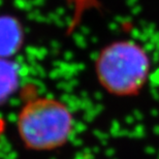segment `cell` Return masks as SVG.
<instances>
[{"label": "cell", "instance_id": "obj_1", "mask_svg": "<svg viewBox=\"0 0 159 159\" xmlns=\"http://www.w3.org/2000/svg\"><path fill=\"white\" fill-rule=\"evenodd\" d=\"M75 117L67 104L57 98L40 96L23 104L17 130L28 150L47 152L62 148L75 130Z\"/></svg>", "mask_w": 159, "mask_h": 159}, {"label": "cell", "instance_id": "obj_2", "mask_svg": "<svg viewBox=\"0 0 159 159\" xmlns=\"http://www.w3.org/2000/svg\"><path fill=\"white\" fill-rule=\"evenodd\" d=\"M151 61L147 51L133 40H117L104 47L95 60L99 84L120 97L138 95L148 81Z\"/></svg>", "mask_w": 159, "mask_h": 159}, {"label": "cell", "instance_id": "obj_3", "mask_svg": "<svg viewBox=\"0 0 159 159\" xmlns=\"http://www.w3.org/2000/svg\"><path fill=\"white\" fill-rule=\"evenodd\" d=\"M24 28L17 18L0 16V58H11L22 49Z\"/></svg>", "mask_w": 159, "mask_h": 159}, {"label": "cell", "instance_id": "obj_4", "mask_svg": "<svg viewBox=\"0 0 159 159\" xmlns=\"http://www.w3.org/2000/svg\"><path fill=\"white\" fill-rule=\"evenodd\" d=\"M20 66L11 58H0V104L17 92L20 85Z\"/></svg>", "mask_w": 159, "mask_h": 159}]
</instances>
